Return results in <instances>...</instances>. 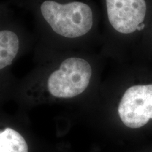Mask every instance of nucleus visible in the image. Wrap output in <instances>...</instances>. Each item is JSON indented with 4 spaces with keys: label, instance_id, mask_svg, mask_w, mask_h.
<instances>
[{
    "label": "nucleus",
    "instance_id": "nucleus-2",
    "mask_svg": "<svg viewBox=\"0 0 152 152\" xmlns=\"http://www.w3.org/2000/svg\"><path fill=\"white\" fill-rule=\"evenodd\" d=\"M96 75V64L90 55L70 51L35 63L16 87L20 97L29 102L72 100L90 90Z\"/></svg>",
    "mask_w": 152,
    "mask_h": 152
},
{
    "label": "nucleus",
    "instance_id": "nucleus-5",
    "mask_svg": "<svg viewBox=\"0 0 152 152\" xmlns=\"http://www.w3.org/2000/svg\"><path fill=\"white\" fill-rule=\"evenodd\" d=\"M0 152H28V146L20 132L8 127L0 131Z\"/></svg>",
    "mask_w": 152,
    "mask_h": 152
},
{
    "label": "nucleus",
    "instance_id": "nucleus-1",
    "mask_svg": "<svg viewBox=\"0 0 152 152\" xmlns=\"http://www.w3.org/2000/svg\"><path fill=\"white\" fill-rule=\"evenodd\" d=\"M35 23L34 61L59 53L85 51L96 27L92 0H11Z\"/></svg>",
    "mask_w": 152,
    "mask_h": 152
},
{
    "label": "nucleus",
    "instance_id": "nucleus-6",
    "mask_svg": "<svg viewBox=\"0 0 152 152\" xmlns=\"http://www.w3.org/2000/svg\"><path fill=\"white\" fill-rule=\"evenodd\" d=\"M8 4H0V10L3 9L4 8H5L6 7H7Z\"/></svg>",
    "mask_w": 152,
    "mask_h": 152
},
{
    "label": "nucleus",
    "instance_id": "nucleus-3",
    "mask_svg": "<svg viewBox=\"0 0 152 152\" xmlns=\"http://www.w3.org/2000/svg\"><path fill=\"white\" fill-rule=\"evenodd\" d=\"M35 38L11 14L9 7L0 10V86L16 87L11 68L17 60L33 50Z\"/></svg>",
    "mask_w": 152,
    "mask_h": 152
},
{
    "label": "nucleus",
    "instance_id": "nucleus-4",
    "mask_svg": "<svg viewBox=\"0 0 152 152\" xmlns=\"http://www.w3.org/2000/svg\"><path fill=\"white\" fill-rule=\"evenodd\" d=\"M118 114L125 126L139 128L152 119V84L133 85L123 93Z\"/></svg>",
    "mask_w": 152,
    "mask_h": 152
}]
</instances>
